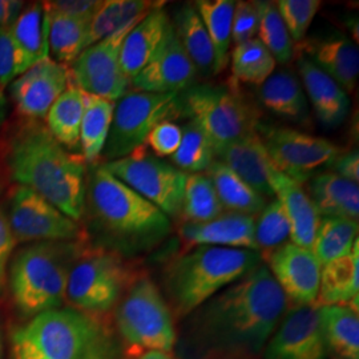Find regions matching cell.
<instances>
[{
    "mask_svg": "<svg viewBox=\"0 0 359 359\" xmlns=\"http://www.w3.org/2000/svg\"><path fill=\"white\" fill-rule=\"evenodd\" d=\"M289 308L265 264L194 310L182 337L187 359H248L261 354Z\"/></svg>",
    "mask_w": 359,
    "mask_h": 359,
    "instance_id": "1",
    "label": "cell"
},
{
    "mask_svg": "<svg viewBox=\"0 0 359 359\" xmlns=\"http://www.w3.org/2000/svg\"><path fill=\"white\" fill-rule=\"evenodd\" d=\"M4 164L16 185L29 188L65 216L80 221L86 212L87 168L39 120L19 123L4 144Z\"/></svg>",
    "mask_w": 359,
    "mask_h": 359,
    "instance_id": "2",
    "label": "cell"
},
{
    "mask_svg": "<svg viewBox=\"0 0 359 359\" xmlns=\"http://www.w3.org/2000/svg\"><path fill=\"white\" fill-rule=\"evenodd\" d=\"M107 327L74 308L52 309L32 317L11 338L10 359H115Z\"/></svg>",
    "mask_w": 359,
    "mask_h": 359,
    "instance_id": "3",
    "label": "cell"
},
{
    "mask_svg": "<svg viewBox=\"0 0 359 359\" xmlns=\"http://www.w3.org/2000/svg\"><path fill=\"white\" fill-rule=\"evenodd\" d=\"M256 250L197 246L175 258L164 271L168 305L177 317H188L206 301L262 264Z\"/></svg>",
    "mask_w": 359,
    "mask_h": 359,
    "instance_id": "4",
    "label": "cell"
},
{
    "mask_svg": "<svg viewBox=\"0 0 359 359\" xmlns=\"http://www.w3.org/2000/svg\"><path fill=\"white\" fill-rule=\"evenodd\" d=\"M87 206L107 234L132 249H152L172 231L167 215L116 179L104 165H96L90 172Z\"/></svg>",
    "mask_w": 359,
    "mask_h": 359,
    "instance_id": "5",
    "label": "cell"
},
{
    "mask_svg": "<svg viewBox=\"0 0 359 359\" xmlns=\"http://www.w3.org/2000/svg\"><path fill=\"white\" fill-rule=\"evenodd\" d=\"M81 253L79 241L35 243L19 250L10 262L7 280L19 314L31 320L62 308L69 273Z\"/></svg>",
    "mask_w": 359,
    "mask_h": 359,
    "instance_id": "6",
    "label": "cell"
},
{
    "mask_svg": "<svg viewBox=\"0 0 359 359\" xmlns=\"http://www.w3.org/2000/svg\"><path fill=\"white\" fill-rule=\"evenodd\" d=\"M116 326L123 341L140 351L172 353L177 342L173 313L148 277L133 280L118 301Z\"/></svg>",
    "mask_w": 359,
    "mask_h": 359,
    "instance_id": "7",
    "label": "cell"
},
{
    "mask_svg": "<svg viewBox=\"0 0 359 359\" xmlns=\"http://www.w3.org/2000/svg\"><path fill=\"white\" fill-rule=\"evenodd\" d=\"M181 116L189 118L213 144L226 145L257 128L258 120L237 88L193 84L179 95Z\"/></svg>",
    "mask_w": 359,
    "mask_h": 359,
    "instance_id": "8",
    "label": "cell"
},
{
    "mask_svg": "<svg viewBox=\"0 0 359 359\" xmlns=\"http://www.w3.org/2000/svg\"><path fill=\"white\" fill-rule=\"evenodd\" d=\"M179 95L132 90L118 99L104 147L107 163L139 151L154 127L181 117Z\"/></svg>",
    "mask_w": 359,
    "mask_h": 359,
    "instance_id": "9",
    "label": "cell"
},
{
    "mask_svg": "<svg viewBox=\"0 0 359 359\" xmlns=\"http://www.w3.org/2000/svg\"><path fill=\"white\" fill-rule=\"evenodd\" d=\"M132 283L126 262L116 253L83 252L69 273L65 301L79 311L102 314L115 308Z\"/></svg>",
    "mask_w": 359,
    "mask_h": 359,
    "instance_id": "10",
    "label": "cell"
},
{
    "mask_svg": "<svg viewBox=\"0 0 359 359\" xmlns=\"http://www.w3.org/2000/svg\"><path fill=\"white\" fill-rule=\"evenodd\" d=\"M104 168L168 217H180L187 173L144 151L108 161Z\"/></svg>",
    "mask_w": 359,
    "mask_h": 359,
    "instance_id": "11",
    "label": "cell"
},
{
    "mask_svg": "<svg viewBox=\"0 0 359 359\" xmlns=\"http://www.w3.org/2000/svg\"><path fill=\"white\" fill-rule=\"evenodd\" d=\"M257 132L274 168L301 185L306 184L316 170L330 167L344 152L327 139L297 129L258 123Z\"/></svg>",
    "mask_w": 359,
    "mask_h": 359,
    "instance_id": "12",
    "label": "cell"
},
{
    "mask_svg": "<svg viewBox=\"0 0 359 359\" xmlns=\"http://www.w3.org/2000/svg\"><path fill=\"white\" fill-rule=\"evenodd\" d=\"M16 243L80 241L81 228L29 188L15 185L8 196L6 215Z\"/></svg>",
    "mask_w": 359,
    "mask_h": 359,
    "instance_id": "13",
    "label": "cell"
},
{
    "mask_svg": "<svg viewBox=\"0 0 359 359\" xmlns=\"http://www.w3.org/2000/svg\"><path fill=\"white\" fill-rule=\"evenodd\" d=\"M142 19L81 52L68 68L71 81L86 93L104 97L115 103L121 99L130 87V81L124 76L120 67L121 46L129 31Z\"/></svg>",
    "mask_w": 359,
    "mask_h": 359,
    "instance_id": "14",
    "label": "cell"
},
{
    "mask_svg": "<svg viewBox=\"0 0 359 359\" xmlns=\"http://www.w3.org/2000/svg\"><path fill=\"white\" fill-rule=\"evenodd\" d=\"M320 305H293L285 311L265 350V359H327Z\"/></svg>",
    "mask_w": 359,
    "mask_h": 359,
    "instance_id": "15",
    "label": "cell"
},
{
    "mask_svg": "<svg viewBox=\"0 0 359 359\" xmlns=\"http://www.w3.org/2000/svg\"><path fill=\"white\" fill-rule=\"evenodd\" d=\"M197 71L184 51L173 25L148 65L132 79L133 90L154 93H181L194 84Z\"/></svg>",
    "mask_w": 359,
    "mask_h": 359,
    "instance_id": "16",
    "label": "cell"
},
{
    "mask_svg": "<svg viewBox=\"0 0 359 359\" xmlns=\"http://www.w3.org/2000/svg\"><path fill=\"white\" fill-rule=\"evenodd\" d=\"M265 259L287 302H293V305L317 304L322 265L311 250L286 243Z\"/></svg>",
    "mask_w": 359,
    "mask_h": 359,
    "instance_id": "17",
    "label": "cell"
},
{
    "mask_svg": "<svg viewBox=\"0 0 359 359\" xmlns=\"http://www.w3.org/2000/svg\"><path fill=\"white\" fill-rule=\"evenodd\" d=\"M68 84V67L47 57L16 77L8 87L16 111L29 120H40Z\"/></svg>",
    "mask_w": 359,
    "mask_h": 359,
    "instance_id": "18",
    "label": "cell"
},
{
    "mask_svg": "<svg viewBox=\"0 0 359 359\" xmlns=\"http://www.w3.org/2000/svg\"><path fill=\"white\" fill-rule=\"evenodd\" d=\"M294 55L306 56L335 80L347 95L355 88L359 74L358 47L346 35L332 31L305 38L295 44Z\"/></svg>",
    "mask_w": 359,
    "mask_h": 359,
    "instance_id": "19",
    "label": "cell"
},
{
    "mask_svg": "<svg viewBox=\"0 0 359 359\" xmlns=\"http://www.w3.org/2000/svg\"><path fill=\"white\" fill-rule=\"evenodd\" d=\"M256 217L222 212L219 216L205 222L184 221L179 226V236L185 250L197 246H221L233 249L256 250L255 240Z\"/></svg>",
    "mask_w": 359,
    "mask_h": 359,
    "instance_id": "20",
    "label": "cell"
},
{
    "mask_svg": "<svg viewBox=\"0 0 359 359\" xmlns=\"http://www.w3.org/2000/svg\"><path fill=\"white\" fill-rule=\"evenodd\" d=\"M215 157L264 197L274 196L270 187L273 164L257 128L215 149Z\"/></svg>",
    "mask_w": 359,
    "mask_h": 359,
    "instance_id": "21",
    "label": "cell"
},
{
    "mask_svg": "<svg viewBox=\"0 0 359 359\" xmlns=\"http://www.w3.org/2000/svg\"><path fill=\"white\" fill-rule=\"evenodd\" d=\"M270 187L290 222V243L311 250L320 224V215L304 185L295 182L273 167Z\"/></svg>",
    "mask_w": 359,
    "mask_h": 359,
    "instance_id": "22",
    "label": "cell"
},
{
    "mask_svg": "<svg viewBox=\"0 0 359 359\" xmlns=\"http://www.w3.org/2000/svg\"><path fill=\"white\" fill-rule=\"evenodd\" d=\"M294 56L304 83V92L308 93L318 120L327 128L338 127L346 118L350 107L346 92L335 80L311 63L306 56Z\"/></svg>",
    "mask_w": 359,
    "mask_h": 359,
    "instance_id": "23",
    "label": "cell"
},
{
    "mask_svg": "<svg viewBox=\"0 0 359 359\" xmlns=\"http://www.w3.org/2000/svg\"><path fill=\"white\" fill-rule=\"evenodd\" d=\"M8 29L15 51L16 77L50 57L47 18L43 3L29 4Z\"/></svg>",
    "mask_w": 359,
    "mask_h": 359,
    "instance_id": "24",
    "label": "cell"
},
{
    "mask_svg": "<svg viewBox=\"0 0 359 359\" xmlns=\"http://www.w3.org/2000/svg\"><path fill=\"white\" fill-rule=\"evenodd\" d=\"M170 23L168 13L161 6L145 15L129 31L120 51V67L129 81L148 65L165 36Z\"/></svg>",
    "mask_w": 359,
    "mask_h": 359,
    "instance_id": "25",
    "label": "cell"
},
{
    "mask_svg": "<svg viewBox=\"0 0 359 359\" xmlns=\"http://www.w3.org/2000/svg\"><path fill=\"white\" fill-rule=\"evenodd\" d=\"M320 217H342L358 221V184L323 172L313 176L304 187Z\"/></svg>",
    "mask_w": 359,
    "mask_h": 359,
    "instance_id": "26",
    "label": "cell"
},
{
    "mask_svg": "<svg viewBox=\"0 0 359 359\" xmlns=\"http://www.w3.org/2000/svg\"><path fill=\"white\" fill-rule=\"evenodd\" d=\"M172 25L197 74L204 77L216 75L215 48L194 4H184Z\"/></svg>",
    "mask_w": 359,
    "mask_h": 359,
    "instance_id": "27",
    "label": "cell"
},
{
    "mask_svg": "<svg viewBox=\"0 0 359 359\" xmlns=\"http://www.w3.org/2000/svg\"><path fill=\"white\" fill-rule=\"evenodd\" d=\"M355 297H359V241L350 255L322 265L317 305L345 306Z\"/></svg>",
    "mask_w": 359,
    "mask_h": 359,
    "instance_id": "28",
    "label": "cell"
},
{
    "mask_svg": "<svg viewBox=\"0 0 359 359\" xmlns=\"http://www.w3.org/2000/svg\"><path fill=\"white\" fill-rule=\"evenodd\" d=\"M206 176L213 182L218 200L225 212H234L257 217L268 204L266 197L256 192L231 168L215 160L206 169Z\"/></svg>",
    "mask_w": 359,
    "mask_h": 359,
    "instance_id": "29",
    "label": "cell"
},
{
    "mask_svg": "<svg viewBox=\"0 0 359 359\" xmlns=\"http://www.w3.org/2000/svg\"><path fill=\"white\" fill-rule=\"evenodd\" d=\"M261 104L276 116L287 120H302L308 115L304 88L293 72H273L258 90Z\"/></svg>",
    "mask_w": 359,
    "mask_h": 359,
    "instance_id": "30",
    "label": "cell"
},
{
    "mask_svg": "<svg viewBox=\"0 0 359 359\" xmlns=\"http://www.w3.org/2000/svg\"><path fill=\"white\" fill-rule=\"evenodd\" d=\"M86 108V92L71 79L65 92L52 104L46 115V127L53 139L65 148L74 149L80 142V127Z\"/></svg>",
    "mask_w": 359,
    "mask_h": 359,
    "instance_id": "31",
    "label": "cell"
},
{
    "mask_svg": "<svg viewBox=\"0 0 359 359\" xmlns=\"http://www.w3.org/2000/svg\"><path fill=\"white\" fill-rule=\"evenodd\" d=\"M46 18L50 57L60 65H72L87 50L90 20L48 11H46Z\"/></svg>",
    "mask_w": 359,
    "mask_h": 359,
    "instance_id": "32",
    "label": "cell"
},
{
    "mask_svg": "<svg viewBox=\"0 0 359 359\" xmlns=\"http://www.w3.org/2000/svg\"><path fill=\"white\" fill-rule=\"evenodd\" d=\"M163 3L151 0H107L92 18L88 29L87 48L114 35L121 28L144 18Z\"/></svg>",
    "mask_w": 359,
    "mask_h": 359,
    "instance_id": "33",
    "label": "cell"
},
{
    "mask_svg": "<svg viewBox=\"0 0 359 359\" xmlns=\"http://www.w3.org/2000/svg\"><path fill=\"white\" fill-rule=\"evenodd\" d=\"M115 102L86 93V108L80 127L81 157L93 164L102 154L109 135Z\"/></svg>",
    "mask_w": 359,
    "mask_h": 359,
    "instance_id": "34",
    "label": "cell"
},
{
    "mask_svg": "<svg viewBox=\"0 0 359 359\" xmlns=\"http://www.w3.org/2000/svg\"><path fill=\"white\" fill-rule=\"evenodd\" d=\"M327 346L339 358L359 359V318L348 306H320Z\"/></svg>",
    "mask_w": 359,
    "mask_h": 359,
    "instance_id": "35",
    "label": "cell"
},
{
    "mask_svg": "<svg viewBox=\"0 0 359 359\" xmlns=\"http://www.w3.org/2000/svg\"><path fill=\"white\" fill-rule=\"evenodd\" d=\"M194 7L200 15L216 53V75L229 62L234 0H198Z\"/></svg>",
    "mask_w": 359,
    "mask_h": 359,
    "instance_id": "36",
    "label": "cell"
},
{
    "mask_svg": "<svg viewBox=\"0 0 359 359\" xmlns=\"http://www.w3.org/2000/svg\"><path fill=\"white\" fill-rule=\"evenodd\" d=\"M358 221L342 217H321L314 243L313 255L325 265L333 259L351 253L358 241Z\"/></svg>",
    "mask_w": 359,
    "mask_h": 359,
    "instance_id": "37",
    "label": "cell"
},
{
    "mask_svg": "<svg viewBox=\"0 0 359 359\" xmlns=\"http://www.w3.org/2000/svg\"><path fill=\"white\" fill-rule=\"evenodd\" d=\"M231 60L234 83H245L258 87L274 72L277 65L271 53L258 38L234 46Z\"/></svg>",
    "mask_w": 359,
    "mask_h": 359,
    "instance_id": "38",
    "label": "cell"
},
{
    "mask_svg": "<svg viewBox=\"0 0 359 359\" xmlns=\"http://www.w3.org/2000/svg\"><path fill=\"white\" fill-rule=\"evenodd\" d=\"M224 212L213 182L205 173H189L185 180L181 216L188 222H205Z\"/></svg>",
    "mask_w": 359,
    "mask_h": 359,
    "instance_id": "39",
    "label": "cell"
},
{
    "mask_svg": "<svg viewBox=\"0 0 359 359\" xmlns=\"http://www.w3.org/2000/svg\"><path fill=\"white\" fill-rule=\"evenodd\" d=\"M259 27L258 40L266 47L276 62L287 65L294 57V43L277 10L276 3L258 1Z\"/></svg>",
    "mask_w": 359,
    "mask_h": 359,
    "instance_id": "40",
    "label": "cell"
},
{
    "mask_svg": "<svg viewBox=\"0 0 359 359\" xmlns=\"http://www.w3.org/2000/svg\"><path fill=\"white\" fill-rule=\"evenodd\" d=\"M182 128L179 149L170 156L175 167L184 173H205L206 169L216 160L215 148L205 133L191 121Z\"/></svg>",
    "mask_w": 359,
    "mask_h": 359,
    "instance_id": "41",
    "label": "cell"
},
{
    "mask_svg": "<svg viewBox=\"0 0 359 359\" xmlns=\"http://www.w3.org/2000/svg\"><path fill=\"white\" fill-rule=\"evenodd\" d=\"M290 222L277 198L269 201L255 222L257 252L265 259L280 246L289 243Z\"/></svg>",
    "mask_w": 359,
    "mask_h": 359,
    "instance_id": "42",
    "label": "cell"
},
{
    "mask_svg": "<svg viewBox=\"0 0 359 359\" xmlns=\"http://www.w3.org/2000/svg\"><path fill=\"white\" fill-rule=\"evenodd\" d=\"M293 43L306 38L309 27L321 8L320 0H280L276 3Z\"/></svg>",
    "mask_w": 359,
    "mask_h": 359,
    "instance_id": "43",
    "label": "cell"
},
{
    "mask_svg": "<svg viewBox=\"0 0 359 359\" xmlns=\"http://www.w3.org/2000/svg\"><path fill=\"white\" fill-rule=\"evenodd\" d=\"M259 27V6L258 1H236L233 23H231V43L234 46L256 38Z\"/></svg>",
    "mask_w": 359,
    "mask_h": 359,
    "instance_id": "44",
    "label": "cell"
},
{
    "mask_svg": "<svg viewBox=\"0 0 359 359\" xmlns=\"http://www.w3.org/2000/svg\"><path fill=\"white\" fill-rule=\"evenodd\" d=\"M182 128L175 121H164L154 127L145 144L157 157H170L179 149Z\"/></svg>",
    "mask_w": 359,
    "mask_h": 359,
    "instance_id": "45",
    "label": "cell"
},
{
    "mask_svg": "<svg viewBox=\"0 0 359 359\" xmlns=\"http://www.w3.org/2000/svg\"><path fill=\"white\" fill-rule=\"evenodd\" d=\"M48 13H63L83 20H92L95 13L103 4L102 0H53L43 1Z\"/></svg>",
    "mask_w": 359,
    "mask_h": 359,
    "instance_id": "46",
    "label": "cell"
},
{
    "mask_svg": "<svg viewBox=\"0 0 359 359\" xmlns=\"http://www.w3.org/2000/svg\"><path fill=\"white\" fill-rule=\"evenodd\" d=\"M16 244L6 213L0 209V297L4 294L7 287L10 261Z\"/></svg>",
    "mask_w": 359,
    "mask_h": 359,
    "instance_id": "47",
    "label": "cell"
},
{
    "mask_svg": "<svg viewBox=\"0 0 359 359\" xmlns=\"http://www.w3.org/2000/svg\"><path fill=\"white\" fill-rule=\"evenodd\" d=\"M16 77L15 51L8 28H0V86L7 88Z\"/></svg>",
    "mask_w": 359,
    "mask_h": 359,
    "instance_id": "48",
    "label": "cell"
},
{
    "mask_svg": "<svg viewBox=\"0 0 359 359\" xmlns=\"http://www.w3.org/2000/svg\"><path fill=\"white\" fill-rule=\"evenodd\" d=\"M334 173L348 180L351 182L358 184L359 181V154L357 149L350 152H342L330 165Z\"/></svg>",
    "mask_w": 359,
    "mask_h": 359,
    "instance_id": "49",
    "label": "cell"
},
{
    "mask_svg": "<svg viewBox=\"0 0 359 359\" xmlns=\"http://www.w3.org/2000/svg\"><path fill=\"white\" fill-rule=\"evenodd\" d=\"M23 1L0 0V28H10L25 10Z\"/></svg>",
    "mask_w": 359,
    "mask_h": 359,
    "instance_id": "50",
    "label": "cell"
},
{
    "mask_svg": "<svg viewBox=\"0 0 359 359\" xmlns=\"http://www.w3.org/2000/svg\"><path fill=\"white\" fill-rule=\"evenodd\" d=\"M135 359H176L170 353H164V351H145L144 354H140L137 358Z\"/></svg>",
    "mask_w": 359,
    "mask_h": 359,
    "instance_id": "51",
    "label": "cell"
},
{
    "mask_svg": "<svg viewBox=\"0 0 359 359\" xmlns=\"http://www.w3.org/2000/svg\"><path fill=\"white\" fill-rule=\"evenodd\" d=\"M6 112H7V100L4 96V88L0 86V124L6 117Z\"/></svg>",
    "mask_w": 359,
    "mask_h": 359,
    "instance_id": "52",
    "label": "cell"
},
{
    "mask_svg": "<svg viewBox=\"0 0 359 359\" xmlns=\"http://www.w3.org/2000/svg\"><path fill=\"white\" fill-rule=\"evenodd\" d=\"M0 359H1V334H0Z\"/></svg>",
    "mask_w": 359,
    "mask_h": 359,
    "instance_id": "53",
    "label": "cell"
}]
</instances>
